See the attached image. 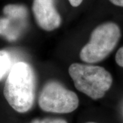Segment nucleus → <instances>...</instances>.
I'll use <instances>...</instances> for the list:
<instances>
[{
  "mask_svg": "<svg viewBox=\"0 0 123 123\" xmlns=\"http://www.w3.org/2000/svg\"><path fill=\"white\" fill-rule=\"evenodd\" d=\"M31 123H67L65 120L61 118H47L34 119Z\"/></svg>",
  "mask_w": 123,
  "mask_h": 123,
  "instance_id": "9",
  "label": "nucleus"
},
{
  "mask_svg": "<svg viewBox=\"0 0 123 123\" xmlns=\"http://www.w3.org/2000/svg\"><path fill=\"white\" fill-rule=\"evenodd\" d=\"M40 109L47 112L68 114L79 106V98L75 92L57 81H49L44 85L38 98Z\"/></svg>",
  "mask_w": 123,
  "mask_h": 123,
  "instance_id": "4",
  "label": "nucleus"
},
{
  "mask_svg": "<svg viewBox=\"0 0 123 123\" xmlns=\"http://www.w3.org/2000/svg\"><path fill=\"white\" fill-rule=\"evenodd\" d=\"M4 94L9 105L17 112L25 113L31 110L35 101L36 76L29 64H14L7 75Z\"/></svg>",
  "mask_w": 123,
  "mask_h": 123,
  "instance_id": "1",
  "label": "nucleus"
},
{
  "mask_svg": "<svg viewBox=\"0 0 123 123\" xmlns=\"http://www.w3.org/2000/svg\"><path fill=\"white\" fill-rule=\"evenodd\" d=\"M3 12L7 17L22 23L27 16V10L22 5H7L4 8Z\"/></svg>",
  "mask_w": 123,
  "mask_h": 123,
  "instance_id": "7",
  "label": "nucleus"
},
{
  "mask_svg": "<svg viewBox=\"0 0 123 123\" xmlns=\"http://www.w3.org/2000/svg\"><path fill=\"white\" fill-rule=\"evenodd\" d=\"M13 22L18 21L7 17L0 18V35L4 36L6 39L10 41L15 40L19 36L20 34V29L14 26L12 24Z\"/></svg>",
  "mask_w": 123,
  "mask_h": 123,
  "instance_id": "6",
  "label": "nucleus"
},
{
  "mask_svg": "<svg viewBox=\"0 0 123 123\" xmlns=\"http://www.w3.org/2000/svg\"><path fill=\"white\" fill-rule=\"evenodd\" d=\"M71 6L73 7H77L81 4L83 1V0H68Z\"/></svg>",
  "mask_w": 123,
  "mask_h": 123,
  "instance_id": "11",
  "label": "nucleus"
},
{
  "mask_svg": "<svg viewBox=\"0 0 123 123\" xmlns=\"http://www.w3.org/2000/svg\"><path fill=\"white\" fill-rule=\"evenodd\" d=\"M110 1L113 4L123 7V0H110Z\"/></svg>",
  "mask_w": 123,
  "mask_h": 123,
  "instance_id": "12",
  "label": "nucleus"
},
{
  "mask_svg": "<svg viewBox=\"0 0 123 123\" xmlns=\"http://www.w3.org/2000/svg\"><path fill=\"white\" fill-rule=\"evenodd\" d=\"M32 10L36 23L44 30H54L60 25L61 17L53 0H34Z\"/></svg>",
  "mask_w": 123,
  "mask_h": 123,
  "instance_id": "5",
  "label": "nucleus"
},
{
  "mask_svg": "<svg viewBox=\"0 0 123 123\" xmlns=\"http://www.w3.org/2000/svg\"><path fill=\"white\" fill-rule=\"evenodd\" d=\"M116 62L119 66L123 67V47L118 49L116 55Z\"/></svg>",
  "mask_w": 123,
  "mask_h": 123,
  "instance_id": "10",
  "label": "nucleus"
},
{
  "mask_svg": "<svg viewBox=\"0 0 123 123\" xmlns=\"http://www.w3.org/2000/svg\"><path fill=\"white\" fill-rule=\"evenodd\" d=\"M75 88L92 99H99L111 86L113 79L101 66L74 63L68 69Z\"/></svg>",
  "mask_w": 123,
  "mask_h": 123,
  "instance_id": "2",
  "label": "nucleus"
},
{
  "mask_svg": "<svg viewBox=\"0 0 123 123\" xmlns=\"http://www.w3.org/2000/svg\"><path fill=\"white\" fill-rule=\"evenodd\" d=\"M12 66V60L10 53L5 50H0V81L8 75Z\"/></svg>",
  "mask_w": 123,
  "mask_h": 123,
  "instance_id": "8",
  "label": "nucleus"
},
{
  "mask_svg": "<svg viewBox=\"0 0 123 123\" xmlns=\"http://www.w3.org/2000/svg\"><path fill=\"white\" fill-rule=\"evenodd\" d=\"M120 36V30L114 23L98 25L92 32L89 42L81 50V60L87 63L102 61L114 49Z\"/></svg>",
  "mask_w": 123,
  "mask_h": 123,
  "instance_id": "3",
  "label": "nucleus"
},
{
  "mask_svg": "<svg viewBox=\"0 0 123 123\" xmlns=\"http://www.w3.org/2000/svg\"><path fill=\"white\" fill-rule=\"evenodd\" d=\"M92 123V122H90V123Z\"/></svg>",
  "mask_w": 123,
  "mask_h": 123,
  "instance_id": "13",
  "label": "nucleus"
}]
</instances>
